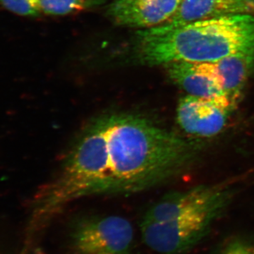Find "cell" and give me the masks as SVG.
I'll return each mask as SVG.
<instances>
[{"label":"cell","instance_id":"obj_10","mask_svg":"<svg viewBox=\"0 0 254 254\" xmlns=\"http://www.w3.org/2000/svg\"><path fill=\"white\" fill-rule=\"evenodd\" d=\"M91 0H40L42 12L53 16H64L86 9Z\"/></svg>","mask_w":254,"mask_h":254},{"label":"cell","instance_id":"obj_9","mask_svg":"<svg viewBox=\"0 0 254 254\" xmlns=\"http://www.w3.org/2000/svg\"><path fill=\"white\" fill-rule=\"evenodd\" d=\"M208 63L221 79L227 98L237 106L254 70V53H236Z\"/></svg>","mask_w":254,"mask_h":254},{"label":"cell","instance_id":"obj_11","mask_svg":"<svg viewBox=\"0 0 254 254\" xmlns=\"http://www.w3.org/2000/svg\"><path fill=\"white\" fill-rule=\"evenodd\" d=\"M6 9L23 16H38L41 14L40 0H0Z\"/></svg>","mask_w":254,"mask_h":254},{"label":"cell","instance_id":"obj_2","mask_svg":"<svg viewBox=\"0 0 254 254\" xmlns=\"http://www.w3.org/2000/svg\"><path fill=\"white\" fill-rule=\"evenodd\" d=\"M137 59L148 66L173 63H208L230 55L254 53V15L200 20L137 33Z\"/></svg>","mask_w":254,"mask_h":254},{"label":"cell","instance_id":"obj_4","mask_svg":"<svg viewBox=\"0 0 254 254\" xmlns=\"http://www.w3.org/2000/svg\"><path fill=\"white\" fill-rule=\"evenodd\" d=\"M68 241L74 254H133V227L123 217L80 219L71 227Z\"/></svg>","mask_w":254,"mask_h":254},{"label":"cell","instance_id":"obj_8","mask_svg":"<svg viewBox=\"0 0 254 254\" xmlns=\"http://www.w3.org/2000/svg\"><path fill=\"white\" fill-rule=\"evenodd\" d=\"M254 14V0H182L173 17L158 26L168 29L200 20Z\"/></svg>","mask_w":254,"mask_h":254},{"label":"cell","instance_id":"obj_1","mask_svg":"<svg viewBox=\"0 0 254 254\" xmlns=\"http://www.w3.org/2000/svg\"><path fill=\"white\" fill-rule=\"evenodd\" d=\"M92 195L127 194L158 186L193 165L189 138L139 114L108 113L92 120L78 136Z\"/></svg>","mask_w":254,"mask_h":254},{"label":"cell","instance_id":"obj_13","mask_svg":"<svg viewBox=\"0 0 254 254\" xmlns=\"http://www.w3.org/2000/svg\"><path fill=\"white\" fill-rule=\"evenodd\" d=\"M0 254H13L11 244L0 239Z\"/></svg>","mask_w":254,"mask_h":254},{"label":"cell","instance_id":"obj_6","mask_svg":"<svg viewBox=\"0 0 254 254\" xmlns=\"http://www.w3.org/2000/svg\"><path fill=\"white\" fill-rule=\"evenodd\" d=\"M182 0H115L107 13L118 26L147 29L173 17Z\"/></svg>","mask_w":254,"mask_h":254},{"label":"cell","instance_id":"obj_3","mask_svg":"<svg viewBox=\"0 0 254 254\" xmlns=\"http://www.w3.org/2000/svg\"><path fill=\"white\" fill-rule=\"evenodd\" d=\"M229 205L218 204L178 214L159 222L142 220V238L159 254H183L193 249L210 232Z\"/></svg>","mask_w":254,"mask_h":254},{"label":"cell","instance_id":"obj_12","mask_svg":"<svg viewBox=\"0 0 254 254\" xmlns=\"http://www.w3.org/2000/svg\"><path fill=\"white\" fill-rule=\"evenodd\" d=\"M216 254H254V240L250 237H232L222 244Z\"/></svg>","mask_w":254,"mask_h":254},{"label":"cell","instance_id":"obj_7","mask_svg":"<svg viewBox=\"0 0 254 254\" xmlns=\"http://www.w3.org/2000/svg\"><path fill=\"white\" fill-rule=\"evenodd\" d=\"M164 66L170 79L187 95L204 98L227 97L221 79L209 63H173Z\"/></svg>","mask_w":254,"mask_h":254},{"label":"cell","instance_id":"obj_5","mask_svg":"<svg viewBox=\"0 0 254 254\" xmlns=\"http://www.w3.org/2000/svg\"><path fill=\"white\" fill-rule=\"evenodd\" d=\"M237 107L227 97L204 98L187 95L177 105V123L190 136H216L226 127Z\"/></svg>","mask_w":254,"mask_h":254}]
</instances>
